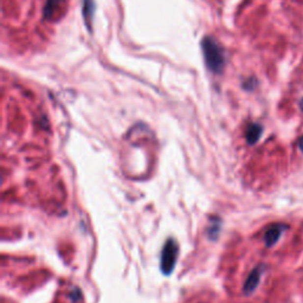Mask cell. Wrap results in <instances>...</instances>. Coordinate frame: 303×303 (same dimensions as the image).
<instances>
[{
	"label": "cell",
	"instance_id": "obj_1",
	"mask_svg": "<svg viewBox=\"0 0 303 303\" xmlns=\"http://www.w3.org/2000/svg\"><path fill=\"white\" fill-rule=\"evenodd\" d=\"M201 48H203L204 59L207 68L212 73H220L224 69L225 63H226L221 46L215 39H212L211 37H205L203 42H201Z\"/></svg>",
	"mask_w": 303,
	"mask_h": 303
},
{
	"label": "cell",
	"instance_id": "obj_2",
	"mask_svg": "<svg viewBox=\"0 0 303 303\" xmlns=\"http://www.w3.org/2000/svg\"><path fill=\"white\" fill-rule=\"evenodd\" d=\"M179 256V245L173 238L167 239L164 244L160 257V270L164 275H171L177 264Z\"/></svg>",
	"mask_w": 303,
	"mask_h": 303
},
{
	"label": "cell",
	"instance_id": "obj_3",
	"mask_svg": "<svg viewBox=\"0 0 303 303\" xmlns=\"http://www.w3.org/2000/svg\"><path fill=\"white\" fill-rule=\"evenodd\" d=\"M264 267L263 265H259V267L255 268L250 273V275L248 276L247 281H245L243 290L245 295H251L256 289H257L259 282H261V277L262 274H263Z\"/></svg>",
	"mask_w": 303,
	"mask_h": 303
},
{
	"label": "cell",
	"instance_id": "obj_4",
	"mask_svg": "<svg viewBox=\"0 0 303 303\" xmlns=\"http://www.w3.org/2000/svg\"><path fill=\"white\" fill-rule=\"evenodd\" d=\"M283 229H284L283 225L275 224L267 230V232H265L264 235V242L268 248L274 247V245L278 242L279 237L282 236V232H283Z\"/></svg>",
	"mask_w": 303,
	"mask_h": 303
},
{
	"label": "cell",
	"instance_id": "obj_5",
	"mask_svg": "<svg viewBox=\"0 0 303 303\" xmlns=\"http://www.w3.org/2000/svg\"><path fill=\"white\" fill-rule=\"evenodd\" d=\"M262 133H263V127L258 123H251L248 127L247 133H245V138L249 145H255L256 142H258L259 138H261Z\"/></svg>",
	"mask_w": 303,
	"mask_h": 303
},
{
	"label": "cell",
	"instance_id": "obj_6",
	"mask_svg": "<svg viewBox=\"0 0 303 303\" xmlns=\"http://www.w3.org/2000/svg\"><path fill=\"white\" fill-rule=\"evenodd\" d=\"M221 220L218 217L210 218V226L207 227V235L211 239H216L219 236V231H220Z\"/></svg>",
	"mask_w": 303,
	"mask_h": 303
},
{
	"label": "cell",
	"instance_id": "obj_7",
	"mask_svg": "<svg viewBox=\"0 0 303 303\" xmlns=\"http://www.w3.org/2000/svg\"><path fill=\"white\" fill-rule=\"evenodd\" d=\"M57 6V1L56 0H48V4L45 6V16L50 17L53 14L54 10Z\"/></svg>",
	"mask_w": 303,
	"mask_h": 303
},
{
	"label": "cell",
	"instance_id": "obj_8",
	"mask_svg": "<svg viewBox=\"0 0 303 303\" xmlns=\"http://www.w3.org/2000/svg\"><path fill=\"white\" fill-rule=\"evenodd\" d=\"M94 7V4H92L91 0H85L84 1V16L86 17V19L90 20L91 18V14H92V11L91 8Z\"/></svg>",
	"mask_w": 303,
	"mask_h": 303
},
{
	"label": "cell",
	"instance_id": "obj_9",
	"mask_svg": "<svg viewBox=\"0 0 303 303\" xmlns=\"http://www.w3.org/2000/svg\"><path fill=\"white\" fill-rule=\"evenodd\" d=\"M299 148L303 152V137L300 138V140H299Z\"/></svg>",
	"mask_w": 303,
	"mask_h": 303
},
{
	"label": "cell",
	"instance_id": "obj_10",
	"mask_svg": "<svg viewBox=\"0 0 303 303\" xmlns=\"http://www.w3.org/2000/svg\"><path fill=\"white\" fill-rule=\"evenodd\" d=\"M299 106H300V109H301V110L303 111V97H302V99H301V101H300Z\"/></svg>",
	"mask_w": 303,
	"mask_h": 303
}]
</instances>
